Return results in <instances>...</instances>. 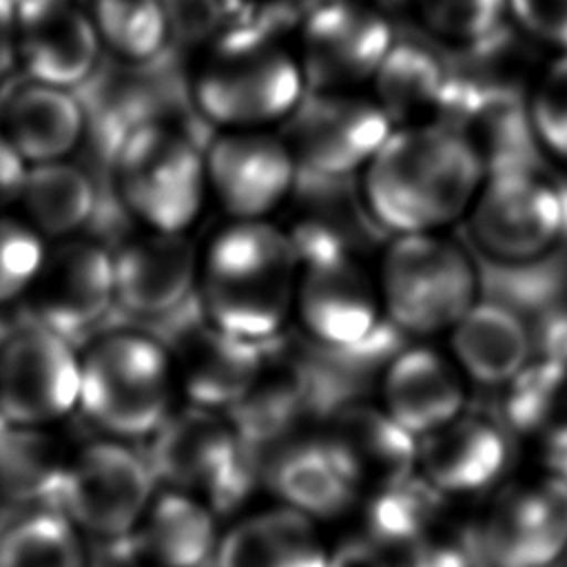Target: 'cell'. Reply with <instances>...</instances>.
<instances>
[{
    "label": "cell",
    "mask_w": 567,
    "mask_h": 567,
    "mask_svg": "<svg viewBox=\"0 0 567 567\" xmlns=\"http://www.w3.org/2000/svg\"><path fill=\"white\" fill-rule=\"evenodd\" d=\"M86 534L55 505H22L0 525V567H91Z\"/></svg>",
    "instance_id": "cell-31"
},
{
    "label": "cell",
    "mask_w": 567,
    "mask_h": 567,
    "mask_svg": "<svg viewBox=\"0 0 567 567\" xmlns=\"http://www.w3.org/2000/svg\"><path fill=\"white\" fill-rule=\"evenodd\" d=\"M102 49L124 62H148L159 55L171 35L168 11L162 0H91Z\"/></svg>",
    "instance_id": "cell-34"
},
{
    "label": "cell",
    "mask_w": 567,
    "mask_h": 567,
    "mask_svg": "<svg viewBox=\"0 0 567 567\" xmlns=\"http://www.w3.org/2000/svg\"><path fill=\"white\" fill-rule=\"evenodd\" d=\"M84 124V109L71 89L35 80L13 89L0 111V131L29 166L69 159Z\"/></svg>",
    "instance_id": "cell-25"
},
{
    "label": "cell",
    "mask_w": 567,
    "mask_h": 567,
    "mask_svg": "<svg viewBox=\"0 0 567 567\" xmlns=\"http://www.w3.org/2000/svg\"><path fill=\"white\" fill-rule=\"evenodd\" d=\"M372 91L394 128L443 124L456 93L441 62L410 42L392 44L372 78Z\"/></svg>",
    "instance_id": "cell-28"
},
{
    "label": "cell",
    "mask_w": 567,
    "mask_h": 567,
    "mask_svg": "<svg viewBox=\"0 0 567 567\" xmlns=\"http://www.w3.org/2000/svg\"><path fill=\"white\" fill-rule=\"evenodd\" d=\"M299 248V279L295 317L317 343L332 350L365 346L381 321L379 284L363 266L323 230L295 237Z\"/></svg>",
    "instance_id": "cell-9"
},
{
    "label": "cell",
    "mask_w": 567,
    "mask_h": 567,
    "mask_svg": "<svg viewBox=\"0 0 567 567\" xmlns=\"http://www.w3.org/2000/svg\"><path fill=\"white\" fill-rule=\"evenodd\" d=\"M317 520L286 507H266L221 532L213 567H328Z\"/></svg>",
    "instance_id": "cell-23"
},
{
    "label": "cell",
    "mask_w": 567,
    "mask_h": 567,
    "mask_svg": "<svg viewBox=\"0 0 567 567\" xmlns=\"http://www.w3.org/2000/svg\"><path fill=\"white\" fill-rule=\"evenodd\" d=\"M299 248L268 219H233L202 248L197 292L204 319L248 341H272L295 315Z\"/></svg>",
    "instance_id": "cell-2"
},
{
    "label": "cell",
    "mask_w": 567,
    "mask_h": 567,
    "mask_svg": "<svg viewBox=\"0 0 567 567\" xmlns=\"http://www.w3.org/2000/svg\"><path fill=\"white\" fill-rule=\"evenodd\" d=\"M190 230L142 228L113 252L115 301L140 317L173 312L197 290L202 250Z\"/></svg>",
    "instance_id": "cell-19"
},
{
    "label": "cell",
    "mask_w": 567,
    "mask_h": 567,
    "mask_svg": "<svg viewBox=\"0 0 567 567\" xmlns=\"http://www.w3.org/2000/svg\"><path fill=\"white\" fill-rule=\"evenodd\" d=\"M509 439L501 419L465 410L416 439V474L447 498L481 494L507 472Z\"/></svg>",
    "instance_id": "cell-20"
},
{
    "label": "cell",
    "mask_w": 567,
    "mask_h": 567,
    "mask_svg": "<svg viewBox=\"0 0 567 567\" xmlns=\"http://www.w3.org/2000/svg\"><path fill=\"white\" fill-rule=\"evenodd\" d=\"M443 124L474 148L485 173L529 166V135L536 137L529 111L523 113L516 100L503 93L456 91Z\"/></svg>",
    "instance_id": "cell-30"
},
{
    "label": "cell",
    "mask_w": 567,
    "mask_h": 567,
    "mask_svg": "<svg viewBox=\"0 0 567 567\" xmlns=\"http://www.w3.org/2000/svg\"><path fill=\"white\" fill-rule=\"evenodd\" d=\"M24 299L33 319L55 332L73 337L89 330L115 301L113 252L75 235L49 244Z\"/></svg>",
    "instance_id": "cell-16"
},
{
    "label": "cell",
    "mask_w": 567,
    "mask_h": 567,
    "mask_svg": "<svg viewBox=\"0 0 567 567\" xmlns=\"http://www.w3.org/2000/svg\"><path fill=\"white\" fill-rule=\"evenodd\" d=\"M157 487L146 452L100 434L69 450L53 503L89 540L113 543L137 529Z\"/></svg>",
    "instance_id": "cell-8"
},
{
    "label": "cell",
    "mask_w": 567,
    "mask_h": 567,
    "mask_svg": "<svg viewBox=\"0 0 567 567\" xmlns=\"http://www.w3.org/2000/svg\"><path fill=\"white\" fill-rule=\"evenodd\" d=\"M514 20L538 40L567 51V0H507Z\"/></svg>",
    "instance_id": "cell-38"
},
{
    "label": "cell",
    "mask_w": 567,
    "mask_h": 567,
    "mask_svg": "<svg viewBox=\"0 0 567 567\" xmlns=\"http://www.w3.org/2000/svg\"><path fill=\"white\" fill-rule=\"evenodd\" d=\"M259 476L281 505L317 523L339 518L359 498L321 436L281 443L268 454Z\"/></svg>",
    "instance_id": "cell-27"
},
{
    "label": "cell",
    "mask_w": 567,
    "mask_h": 567,
    "mask_svg": "<svg viewBox=\"0 0 567 567\" xmlns=\"http://www.w3.org/2000/svg\"><path fill=\"white\" fill-rule=\"evenodd\" d=\"M217 516L202 498L159 485L133 532L144 567H206L213 563L221 536Z\"/></svg>",
    "instance_id": "cell-24"
},
{
    "label": "cell",
    "mask_w": 567,
    "mask_h": 567,
    "mask_svg": "<svg viewBox=\"0 0 567 567\" xmlns=\"http://www.w3.org/2000/svg\"><path fill=\"white\" fill-rule=\"evenodd\" d=\"M159 485L188 492L217 514L239 505L259 476L255 450L226 412L182 403L148 439Z\"/></svg>",
    "instance_id": "cell-5"
},
{
    "label": "cell",
    "mask_w": 567,
    "mask_h": 567,
    "mask_svg": "<svg viewBox=\"0 0 567 567\" xmlns=\"http://www.w3.org/2000/svg\"><path fill=\"white\" fill-rule=\"evenodd\" d=\"M529 117L540 144L567 159V51H563L536 84Z\"/></svg>",
    "instance_id": "cell-37"
},
{
    "label": "cell",
    "mask_w": 567,
    "mask_h": 567,
    "mask_svg": "<svg viewBox=\"0 0 567 567\" xmlns=\"http://www.w3.org/2000/svg\"><path fill=\"white\" fill-rule=\"evenodd\" d=\"M392 122L374 97L357 91H306L286 117V144L297 166L319 175H348L363 171Z\"/></svg>",
    "instance_id": "cell-13"
},
{
    "label": "cell",
    "mask_w": 567,
    "mask_h": 567,
    "mask_svg": "<svg viewBox=\"0 0 567 567\" xmlns=\"http://www.w3.org/2000/svg\"><path fill=\"white\" fill-rule=\"evenodd\" d=\"M29 164L0 131V213L18 206Z\"/></svg>",
    "instance_id": "cell-40"
},
{
    "label": "cell",
    "mask_w": 567,
    "mask_h": 567,
    "mask_svg": "<svg viewBox=\"0 0 567 567\" xmlns=\"http://www.w3.org/2000/svg\"><path fill=\"white\" fill-rule=\"evenodd\" d=\"M450 350L478 385L503 388L532 361V334L520 315L498 301H476L452 328Z\"/></svg>",
    "instance_id": "cell-26"
},
{
    "label": "cell",
    "mask_w": 567,
    "mask_h": 567,
    "mask_svg": "<svg viewBox=\"0 0 567 567\" xmlns=\"http://www.w3.org/2000/svg\"><path fill=\"white\" fill-rule=\"evenodd\" d=\"M47 248L49 241L22 215L0 213V306L27 297Z\"/></svg>",
    "instance_id": "cell-35"
},
{
    "label": "cell",
    "mask_w": 567,
    "mask_h": 567,
    "mask_svg": "<svg viewBox=\"0 0 567 567\" xmlns=\"http://www.w3.org/2000/svg\"><path fill=\"white\" fill-rule=\"evenodd\" d=\"M361 173L368 210L394 235L441 233L465 217L487 175L445 124L392 128Z\"/></svg>",
    "instance_id": "cell-1"
},
{
    "label": "cell",
    "mask_w": 567,
    "mask_h": 567,
    "mask_svg": "<svg viewBox=\"0 0 567 567\" xmlns=\"http://www.w3.org/2000/svg\"><path fill=\"white\" fill-rule=\"evenodd\" d=\"M66 456L53 427L0 421V494L20 505L53 503Z\"/></svg>",
    "instance_id": "cell-33"
},
{
    "label": "cell",
    "mask_w": 567,
    "mask_h": 567,
    "mask_svg": "<svg viewBox=\"0 0 567 567\" xmlns=\"http://www.w3.org/2000/svg\"><path fill=\"white\" fill-rule=\"evenodd\" d=\"M80 403V350L38 321L0 337V421L55 427Z\"/></svg>",
    "instance_id": "cell-10"
},
{
    "label": "cell",
    "mask_w": 567,
    "mask_h": 567,
    "mask_svg": "<svg viewBox=\"0 0 567 567\" xmlns=\"http://www.w3.org/2000/svg\"><path fill=\"white\" fill-rule=\"evenodd\" d=\"M423 27L447 42H478L498 29L507 0H412Z\"/></svg>",
    "instance_id": "cell-36"
},
{
    "label": "cell",
    "mask_w": 567,
    "mask_h": 567,
    "mask_svg": "<svg viewBox=\"0 0 567 567\" xmlns=\"http://www.w3.org/2000/svg\"><path fill=\"white\" fill-rule=\"evenodd\" d=\"M179 396L168 343L137 328H113L80 350L78 412L106 436L148 441Z\"/></svg>",
    "instance_id": "cell-3"
},
{
    "label": "cell",
    "mask_w": 567,
    "mask_h": 567,
    "mask_svg": "<svg viewBox=\"0 0 567 567\" xmlns=\"http://www.w3.org/2000/svg\"><path fill=\"white\" fill-rule=\"evenodd\" d=\"M328 567H396L392 556L370 536H354L341 540L330 549Z\"/></svg>",
    "instance_id": "cell-39"
},
{
    "label": "cell",
    "mask_w": 567,
    "mask_h": 567,
    "mask_svg": "<svg viewBox=\"0 0 567 567\" xmlns=\"http://www.w3.org/2000/svg\"><path fill=\"white\" fill-rule=\"evenodd\" d=\"M381 408L419 439L465 412V374L434 348H405L383 370Z\"/></svg>",
    "instance_id": "cell-21"
},
{
    "label": "cell",
    "mask_w": 567,
    "mask_h": 567,
    "mask_svg": "<svg viewBox=\"0 0 567 567\" xmlns=\"http://www.w3.org/2000/svg\"><path fill=\"white\" fill-rule=\"evenodd\" d=\"M18 206L47 241H58L73 237L89 221L95 208V186L69 159L31 164Z\"/></svg>",
    "instance_id": "cell-32"
},
{
    "label": "cell",
    "mask_w": 567,
    "mask_h": 567,
    "mask_svg": "<svg viewBox=\"0 0 567 567\" xmlns=\"http://www.w3.org/2000/svg\"><path fill=\"white\" fill-rule=\"evenodd\" d=\"M115 184L126 210L157 230H190L210 195L204 153L164 122L128 131L115 157Z\"/></svg>",
    "instance_id": "cell-7"
},
{
    "label": "cell",
    "mask_w": 567,
    "mask_h": 567,
    "mask_svg": "<svg viewBox=\"0 0 567 567\" xmlns=\"http://www.w3.org/2000/svg\"><path fill=\"white\" fill-rule=\"evenodd\" d=\"M16 66V0H0V82Z\"/></svg>",
    "instance_id": "cell-41"
},
{
    "label": "cell",
    "mask_w": 567,
    "mask_h": 567,
    "mask_svg": "<svg viewBox=\"0 0 567 567\" xmlns=\"http://www.w3.org/2000/svg\"><path fill=\"white\" fill-rule=\"evenodd\" d=\"M377 284L388 319L416 337L450 332L478 301V275L470 255L441 233L396 235Z\"/></svg>",
    "instance_id": "cell-6"
},
{
    "label": "cell",
    "mask_w": 567,
    "mask_h": 567,
    "mask_svg": "<svg viewBox=\"0 0 567 567\" xmlns=\"http://www.w3.org/2000/svg\"><path fill=\"white\" fill-rule=\"evenodd\" d=\"M195 109L221 131L266 128L286 122L306 95L297 53L257 29L224 33L199 60Z\"/></svg>",
    "instance_id": "cell-4"
},
{
    "label": "cell",
    "mask_w": 567,
    "mask_h": 567,
    "mask_svg": "<svg viewBox=\"0 0 567 567\" xmlns=\"http://www.w3.org/2000/svg\"><path fill=\"white\" fill-rule=\"evenodd\" d=\"M465 217L485 255L503 264H527L558 241L567 206L556 186L529 166H516L487 173Z\"/></svg>",
    "instance_id": "cell-11"
},
{
    "label": "cell",
    "mask_w": 567,
    "mask_h": 567,
    "mask_svg": "<svg viewBox=\"0 0 567 567\" xmlns=\"http://www.w3.org/2000/svg\"><path fill=\"white\" fill-rule=\"evenodd\" d=\"M485 567H551L567 551V476L545 472L498 489L476 527Z\"/></svg>",
    "instance_id": "cell-12"
},
{
    "label": "cell",
    "mask_w": 567,
    "mask_h": 567,
    "mask_svg": "<svg viewBox=\"0 0 567 567\" xmlns=\"http://www.w3.org/2000/svg\"><path fill=\"white\" fill-rule=\"evenodd\" d=\"M204 157L208 193L230 219H268L299 168L286 140L266 128L221 131Z\"/></svg>",
    "instance_id": "cell-15"
},
{
    "label": "cell",
    "mask_w": 567,
    "mask_h": 567,
    "mask_svg": "<svg viewBox=\"0 0 567 567\" xmlns=\"http://www.w3.org/2000/svg\"><path fill=\"white\" fill-rule=\"evenodd\" d=\"M503 425L540 445L556 463L567 456V361L543 357L507 385Z\"/></svg>",
    "instance_id": "cell-29"
},
{
    "label": "cell",
    "mask_w": 567,
    "mask_h": 567,
    "mask_svg": "<svg viewBox=\"0 0 567 567\" xmlns=\"http://www.w3.org/2000/svg\"><path fill=\"white\" fill-rule=\"evenodd\" d=\"M168 348L182 403L226 414L248 394L261 361V343L235 339L206 319Z\"/></svg>",
    "instance_id": "cell-22"
},
{
    "label": "cell",
    "mask_w": 567,
    "mask_h": 567,
    "mask_svg": "<svg viewBox=\"0 0 567 567\" xmlns=\"http://www.w3.org/2000/svg\"><path fill=\"white\" fill-rule=\"evenodd\" d=\"M321 441L359 496H374L416 474V436L381 405H337L326 419Z\"/></svg>",
    "instance_id": "cell-17"
},
{
    "label": "cell",
    "mask_w": 567,
    "mask_h": 567,
    "mask_svg": "<svg viewBox=\"0 0 567 567\" xmlns=\"http://www.w3.org/2000/svg\"><path fill=\"white\" fill-rule=\"evenodd\" d=\"M394 38L381 9L357 0H326L301 29L299 64L306 91H357L372 82Z\"/></svg>",
    "instance_id": "cell-14"
},
{
    "label": "cell",
    "mask_w": 567,
    "mask_h": 567,
    "mask_svg": "<svg viewBox=\"0 0 567 567\" xmlns=\"http://www.w3.org/2000/svg\"><path fill=\"white\" fill-rule=\"evenodd\" d=\"M102 51L89 7L75 0H16V55L27 80L73 89Z\"/></svg>",
    "instance_id": "cell-18"
}]
</instances>
